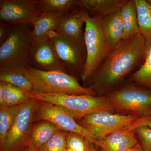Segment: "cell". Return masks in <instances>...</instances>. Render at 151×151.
Masks as SVG:
<instances>
[{
  "label": "cell",
  "mask_w": 151,
  "mask_h": 151,
  "mask_svg": "<svg viewBox=\"0 0 151 151\" xmlns=\"http://www.w3.org/2000/svg\"><path fill=\"white\" fill-rule=\"evenodd\" d=\"M63 151H74L72 150H70V149H68V148H65V150H64Z\"/></svg>",
  "instance_id": "cell-35"
},
{
  "label": "cell",
  "mask_w": 151,
  "mask_h": 151,
  "mask_svg": "<svg viewBox=\"0 0 151 151\" xmlns=\"http://www.w3.org/2000/svg\"><path fill=\"white\" fill-rule=\"evenodd\" d=\"M37 0H1V21L14 24H31L42 12L37 7Z\"/></svg>",
  "instance_id": "cell-12"
},
{
  "label": "cell",
  "mask_w": 151,
  "mask_h": 151,
  "mask_svg": "<svg viewBox=\"0 0 151 151\" xmlns=\"http://www.w3.org/2000/svg\"><path fill=\"white\" fill-rule=\"evenodd\" d=\"M108 97L120 114L137 118L151 114V91L128 86L113 92Z\"/></svg>",
  "instance_id": "cell-8"
},
{
  "label": "cell",
  "mask_w": 151,
  "mask_h": 151,
  "mask_svg": "<svg viewBox=\"0 0 151 151\" xmlns=\"http://www.w3.org/2000/svg\"><path fill=\"white\" fill-rule=\"evenodd\" d=\"M35 117L39 120L51 122L64 132L81 135L92 144L96 140L87 130L76 122L70 113L60 106L38 100L34 118Z\"/></svg>",
  "instance_id": "cell-10"
},
{
  "label": "cell",
  "mask_w": 151,
  "mask_h": 151,
  "mask_svg": "<svg viewBox=\"0 0 151 151\" xmlns=\"http://www.w3.org/2000/svg\"><path fill=\"white\" fill-rule=\"evenodd\" d=\"M138 143L134 131L127 127L113 132L93 144L103 151H127Z\"/></svg>",
  "instance_id": "cell-13"
},
{
  "label": "cell",
  "mask_w": 151,
  "mask_h": 151,
  "mask_svg": "<svg viewBox=\"0 0 151 151\" xmlns=\"http://www.w3.org/2000/svg\"><path fill=\"white\" fill-rule=\"evenodd\" d=\"M74 0H39L37 7L42 12H52L67 14L70 8L76 4Z\"/></svg>",
  "instance_id": "cell-24"
},
{
  "label": "cell",
  "mask_w": 151,
  "mask_h": 151,
  "mask_svg": "<svg viewBox=\"0 0 151 151\" xmlns=\"http://www.w3.org/2000/svg\"><path fill=\"white\" fill-rule=\"evenodd\" d=\"M8 24H9L5 22H0V45H1L6 40L12 29V28H11Z\"/></svg>",
  "instance_id": "cell-30"
},
{
  "label": "cell",
  "mask_w": 151,
  "mask_h": 151,
  "mask_svg": "<svg viewBox=\"0 0 151 151\" xmlns=\"http://www.w3.org/2000/svg\"><path fill=\"white\" fill-rule=\"evenodd\" d=\"M146 52L145 42L140 33L123 40L112 48L90 78L89 87L96 92L113 87L133 70Z\"/></svg>",
  "instance_id": "cell-1"
},
{
  "label": "cell",
  "mask_w": 151,
  "mask_h": 151,
  "mask_svg": "<svg viewBox=\"0 0 151 151\" xmlns=\"http://www.w3.org/2000/svg\"><path fill=\"white\" fill-rule=\"evenodd\" d=\"M135 2L139 29L145 39L147 52L151 49V6L145 0H135Z\"/></svg>",
  "instance_id": "cell-19"
},
{
  "label": "cell",
  "mask_w": 151,
  "mask_h": 151,
  "mask_svg": "<svg viewBox=\"0 0 151 151\" xmlns=\"http://www.w3.org/2000/svg\"><path fill=\"white\" fill-rule=\"evenodd\" d=\"M147 2L151 6V0H148V1H147Z\"/></svg>",
  "instance_id": "cell-36"
},
{
  "label": "cell",
  "mask_w": 151,
  "mask_h": 151,
  "mask_svg": "<svg viewBox=\"0 0 151 151\" xmlns=\"http://www.w3.org/2000/svg\"><path fill=\"white\" fill-rule=\"evenodd\" d=\"M94 145L86 138L76 133L67 132L66 148L74 151H92Z\"/></svg>",
  "instance_id": "cell-26"
},
{
  "label": "cell",
  "mask_w": 151,
  "mask_h": 151,
  "mask_svg": "<svg viewBox=\"0 0 151 151\" xmlns=\"http://www.w3.org/2000/svg\"><path fill=\"white\" fill-rule=\"evenodd\" d=\"M29 24L15 25L10 35L0 46V68L27 66L33 40Z\"/></svg>",
  "instance_id": "cell-5"
},
{
  "label": "cell",
  "mask_w": 151,
  "mask_h": 151,
  "mask_svg": "<svg viewBox=\"0 0 151 151\" xmlns=\"http://www.w3.org/2000/svg\"><path fill=\"white\" fill-rule=\"evenodd\" d=\"M102 18L99 16H90L84 10V37L86 56L84 69L80 76L84 82L90 80L113 48L105 40L102 32Z\"/></svg>",
  "instance_id": "cell-4"
},
{
  "label": "cell",
  "mask_w": 151,
  "mask_h": 151,
  "mask_svg": "<svg viewBox=\"0 0 151 151\" xmlns=\"http://www.w3.org/2000/svg\"><path fill=\"white\" fill-rule=\"evenodd\" d=\"M38 103V100L31 98L23 105L0 151H22L28 147Z\"/></svg>",
  "instance_id": "cell-6"
},
{
  "label": "cell",
  "mask_w": 151,
  "mask_h": 151,
  "mask_svg": "<svg viewBox=\"0 0 151 151\" xmlns=\"http://www.w3.org/2000/svg\"><path fill=\"white\" fill-rule=\"evenodd\" d=\"M127 151H144V150L141 147L140 144L138 143L134 147H132L128 150Z\"/></svg>",
  "instance_id": "cell-31"
},
{
  "label": "cell",
  "mask_w": 151,
  "mask_h": 151,
  "mask_svg": "<svg viewBox=\"0 0 151 151\" xmlns=\"http://www.w3.org/2000/svg\"><path fill=\"white\" fill-rule=\"evenodd\" d=\"M4 92L3 86L0 85V105L3 103L4 100Z\"/></svg>",
  "instance_id": "cell-32"
},
{
  "label": "cell",
  "mask_w": 151,
  "mask_h": 151,
  "mask_svg": "<svg viewBox=\"0 0 151 151\" xmlns=\"http://www.w3.org/2000/svg\"><path fill=\"white\" fill-rule=\"evenodd\" d=\"M127 1L124 0H80L76 4L93 13L104 17L121 10Z\"/></svg>",
  "instance_id": "cell-17"
},
{
  "label": "cell",
  "mask_w": 151,
  "mask_h": 151,
  "mask_svg": "<svg viewBox=\"0 0 151 151\" xmlns=\"http://www.w3.org/2000/svg\"><path fill=\"white\" fill-rule=\"evenodd\" d=\"M67 132L59 130L37 151H63L66 148Z\"/></svg>",
  "instance_id": "cell-27"
},
{
  "label": "cell",
  "mask_w": 151,
  "mask_h": 151,
  "mask_svg": "<svg viewBox=\"0 0 151 151\" xmlns=\"http://www.w3.org/2000/svg\"><path fill=\"white\" fill-rule=\"evenodd\" d=\"M25 67L0 68V81L12 84L27 93H31L33 91L32 86L25 74Z\"/></svg>",
  "instance_id": "cell-21"
},
{
  "label": "cell",
  "mask_w": 151,
  "mask_h": 151,
  "mask_svg": "<svg viewBox=\"0 0 151 151\" xmlns=\"http://www.w3.org/2000/svg\"><path fill=\"white\" fill-rule=\"evenodd\" d=\"M22 151H35L32 148L30 147H28L26 148L24 150Z\"/></svg>",
  "instance_id": "cell-33"
},
{
  "label": "cell",
  "mask_w": 151,
  "mask_h": 151,
  "mask_svg": "<svg viewBox=\"0 0 151 151\" xmlns=\"http://www.w3.org/2000/svg\"><path fill=\"white\" fill-rule=\"evenodd\" d=\"M137 119L131 115L102 111L87 115L79 120L78 124L95 139L100 140L113 132L128 127Z\"/></svg>",
  "instance_id": "cell-9"
},
{
  "label": "cell",
  "mask_w": 151,
  "mask_h": 151,
  "mask_svg": "<svg viewBox=\"0 0 151 151\" xmlns=\"http://www.w3.org/2000/svg\"><path fill=\"white\" fill-rule=\"evenodd\" d=\"M27 64L29 67L38 70L65 72L53 44L47 35L33 40L28 55Z\"/></svg>",
  "instance_id": "cell-11"
},
{
  "label": "cell",
  "mask_w": 151,
  "mask_h": 151,
  "mask_svg": "<svg viewBox=\"0 0 151 151\" xmlns=\"http://www.w3.org/2000/svg\"><path fill=\"white\" fill-rule=\"evenodd\" d=\"M4 89V97L3 103L0 105L16 106L26 103L31 99L29 94L24 90L12 84L0 81Z\"/></svg>",
  "instance_id": "cell-23"
},
{
  "label": "cell",
  "mask_w": 151,
  "mask_h": 151,
  "mask_svg": "<svg viewBox=\"0 0 151 151\" xmlns=\"http://www.w3.org/2000/svg\"><path fill=\"white\" fill-rule=\"evenodd\" d=\"M145 57V62L133 73L131 79L138 84L149 86L151 89V49L146 52Z\"/></svg>",
  "instance_id": "cell-25"
},
{
  "label": "cell",
  "mask_w": 151,
  "mask_h": 151,
  "mask_svg": "<svg viewBox=\"0 0 151 151\" xmlns=\"http://www.w3.org/2000/svg\"><path fill=\"white\" fill-rule=\"evenodd\" d=\"M103 151L102 150H100V148H97L94 147V149H93V151Z\"/></svg>",
  "instance_id": "cell-34"
},
{
  "label": "cell",
  "mask_w": 151,
  "mask_h": 151,
  "mask_svg": "<svg viewBox=\"0 0 151 151\" xmlns=\"http://www.w3.org/2000/svg\"></svg>",
  "instance_id": "cell-37"
},
{
  "label": "cell",
  "mask_w": 151,
  "mask_h": 151,
  "mask_svg": "<svg viewBox=\"0 0 151 151\" xmlns=\"http://www.w3.org/2000/svg\"><path fill=\"white\" fill-rule=\"evenodd\" d=\"M140 127H147L151 129V114L138 118L127 128L130 131H134L136 128Z\"/></svg>",
  "instance_id": "cell-29"
},
{
  "label": "cell",
  "mask_w": 151,
  "mask_h": 151,
  "mask_svg": "<svg viewBox=\"0 0 151 151\" xmlns=\"http://www.w3.org/2000/svg\"><path fill=\"white\" fill-rule=\"evenodd\" d=\"M59 130L51 122L42 121L33 127L28 147L37 151Z\"/></svg>",
  "instance_id": "cell-20"
},
{
  "label": "cell",
  "mask_w": 151,
  "mask_h": 151,
  "mask_svg": "<svg viewBox=\"0 0 151 151\" xmlns=\"http://www.w3.org/2000/svg\"><path fill=\"white\" fill-rule=\"evenodd\" d=\"M101 27L105 40L113 48L123 40V26L121 10L103 17Z\"/></svg>",
  "instance_id": "cell-15"
},
{
  "label": "cell",
  "mask_w": 151,
  "mask_h": 151,
  "mask_svg": "<svg viewBox=\"0 0 151 151\" xmlns=\"http://www.w3.org/2000/svg\"><path fill=\"white\" fill-rule=\"evenodd\" d=\"M65 15L58 13L42 12L36 17L32 22L33 26V40L47 35L51 31H55L58 27Z\"/></svg>",
  "instance_id": "cell-14"
},
{
  "label": "cell",
  "mask_w": 151,
  "mask_h": 151,
  "mask_svg": "<svg viewBox=\"0 0 151 151\" xmlns=\"http://www.w3.org/2000/svg\"><path fill=\"white\" fill-rule=\"evenodd\" d=\"M30 98L45 101L60 106L74 119H83L96 112L113 113L115 108L108 97H96L89 94H43L32 91L29 94Z\"/></svg>",
  "instance_id": "cell-2"
},
{
  "label": "cell",
  "mask_w": 151,
  "mask_h": 151,
  "mask_svg": "<svg viewBox=\"0 0 151 151\" xmlns=\"http://www.w3.org/2000/svg\"><path fill=\"white\" fill-rule=\"evenodd\" d=\"M23 104L13 106L0 105V147L4 142L9 130Z\"/></svg>",
  "instance_id": "cell-22"
},
{
  "label": "cell",
  "mask_w": 151,
  "mask_h": 151,
  "mask_svg": "<svg viewBox=\"0 0 151 151\" xmlns=\"http://www.w3.org/2000/svg\"><path fill=\"white\" fill-rule=\"evenodd\" d=\"M134 131L137 134L140 145L144 151H151V129L147 127H140Z\"/></svg>",
  "instance_id": "cell-28"
},
{
  "label": "cell",
  "mask_w": 151,
  "mask_h": 151,
  "mask_svg": "<svg viewBox=\"0 0 151 151\" xmlns=\"http://www.w3.org/2000/svg\"><path fill=\"white\" fill-rule=\"evenodd\" d=\"M24 72L35 92L43 94L96 95L92 88L81 86L76 77L63 71H43L27 65L25 67Z\"/></svg>",
  "instance_id": "cell-3"
},
{
  "label": "cell",
  "mask_w": 151,
  "mask_h": 151,
  "mask_svg": "<svg viewBox=\"0 0 151 151\" xmlns=\"http://www.w3.org/2000/svg\"><path fill=\"white\" fill-rule=\"evenodd\" d=\"M85 24L84 10L74 14H68L55 31L58 34L79 41H84L82 27Z\"/></svg>",
  "instance_id": "cell-16"
},
{
  "label": "cell",
  "mask_w": 151,
  "mask_h": 151,
  "mask_svg": "<svg viewBox=\"0 0 151 151\" xmlns=\"http://www.w3.org/2000/svg\"><path fill=\"white\" fill-rule=\"evenodd\" d=\"M123 26V40H127L140 33L135 0L127 1L121 10Z\"/></svg>",
  "instance_id": "cell-18"
},
{
  "label": "cell",
  "mask_w": 151,
  "mask_h": 151,
  "mask_svg": "<svg viewBox=\"0 0 151 151\" xmlns=\"http://www.w3.org/2000/svg\"><path fill=\"white\" fill-rule=\"evenodd\" d=\"M47 35L65 73L73 76L74 73H80L81 76L86 60L84 41L65 37L55 31L50 32Z\"/></svg>",
  "instance_id": "cell-7"
}]
</instances>
